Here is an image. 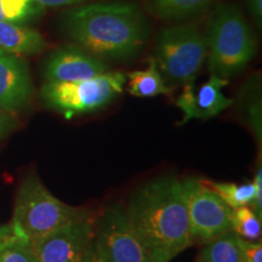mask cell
Listing matches in <instances>:
<instances>
[{"label": "cell", "mask_w": 262, "mask_h": 262, "mask_svg": "<svg viewBox=\"0 0 262 262\" xmlns=\"http://www.w3.org/2000/svg\"><path fill=\"white\" fill-rule=\"evenodd\" d=\"M125 214L156 262H170L193 244L182 183L173 176L141 186L131 194Z\"/></svg>", "instance_id": "obj_1"}, {"label": "cell", "mask_w": 262, "mask_h": 262, "mask_svg": "<svg viewBox=\"0 0 262 262\" xmlns=\"http://www.w3.org/2000/svg\"><path fill=\"white\" fill-rule=\"evenodd\" d=\"M62 28L78 47L100 60H126L142 50L147 25L134 3H94L67 10Z\"/></svg>", "instance_id": "obj_2"}, {"label": "cell", "mask_w": 262, "mask_h": 262, "mask_svg": "<svg viewBox=\"0 0 262 262\" xmlns=\"http://www.w3.org/2000/svg\"><path fill=\"white\" fill-rule=\"evenodd\" d=\"M206 44L209 70L224 79L243 71L256 51L250 28L233 5H220L216 10Z\"/></svg>", "instance_id": "obj_3"}, {"label": "cell", "mask_w": 262, "mask_h": 262, "mask_svg": "<svg viewBox=\"0 0 262 262\" xmlns=\"http://www.w3.org/2000/svg\"><path fill=\"white\" fill-rule=\"evenodd\" d=\"M84 211L61 202L31 173L19 186L10 226L31 241L67 225Z\"/></svg>", "instance_id": "obj_4"}, {"label": "cell", "mask_w": 262, "mask_h": 262, "mask_svg": "<svg viewBox=\"0 0 262 262\" xmlns=\"http://www.w3.org/2000/svg\"><path fill=\"white\" fill-rule=\"evenodd\" d=\"M126 77L120 72H106L85 80L42 85L40 97L44 104L66 118L101 110L111 103L125 86Z\"/></svg>", "instance_id": "obj_5"}, {"label": "cell", "mask_w": 262, "mask_h": 262, "mask_svg": "<svg viewBox=\"0 0 262 262\" xmlns=\"http://www.w3.org/2000/svg\"><path fill=\"white\" fill-rule=\"evenodd\" d=\"M208 54L206 39L194 26H175L163 29L156 44V63L170 83L195 79Z\"/></svg>", "instance_id": "obj_6"}, {"label": "cell", "mask_w": 262, "mask_h": 262, "mask_svg": "<svg viewBox=\"0 0 262 262\" xmlns=\"http://www.w3.org/2000/svg\"><path fill=\"white\" fill-rule=\"evenodd\" d=\"M193 243L206 244L232 231V210L227 203L202 180L182 181Z\"/></svg>", "instance_id": "obj_7"}, {"label": "cell", "mask_w": 262, "mask_h": 262, "mask_svg": "<svg viewBox=\"0 0 262 262\" xmlns=\"http://www.w3.org/2000/svg\"><path fill=\"white\" fill-rule=\"evenodd\" d=\"M95 222L90 212L84 211L67 225L41 237L31 239L38 262H86L94 247Z\"/></svg>", "instance_id": "obj_8"}, {"label": "cell", "mask_w": 262, "mask_h": 262, "mask_svg": "<svg viewBox=\"0 0 262 262\" xmlns=\"http://www.w3.org/2000/svg\"><path fill=\"white\" fill-rule=\"evenodd\" d=\"M94 245L104 262H156L141 244L125 210L111 206L95 222Z\"/></svg>", "instance_id": "obj_9"}, {"label": "cell", "mask_w": 262, "mask_h": 262, "mask_svg": "<svg viewBox=\"0 0 262 262\" xmlns=\"http://www.w3.org/2000/svg\"><path fill=\"white\" fill-rule=\"evenodd\" d=\"M49 83L85 80L106 73L107 64L78 45H66L55 50L45 62Z\"/></svg>", "instance_id": "obj_10"}, {"label": "cell", "mask_w": 262, "mask_h": 262, "mask_svg": "<svg viewBox=\"0 0 262 262\" xmlns=\"http://www.w3.org/2000/svg\"><path fill=\"white\" fill-rule=\"evenodd\" d=\"M194 80L185 84L182 93L176 100V106L185 114L182 123L216 117L233 103L231 98H227L222 93V89L228 84V79L211 74L210 79L203 84H195Z\"/></svg>", "instance_id": "obj_11"}, {"label": "cell", "mask_w": 262, "mask_h": 262, "mask_svg": "<svg viewBox=\"0 0 262 262\" xmlns=\"http://www.w3.org/2000/svg\"><path fill=\"white\" fill-rule=\"evenodd\" d=\"M33 84L25 60L0 48V111L15 113L28 106Z\"/></svg>", "instance_id": "obj_12"}, {"label": "cell", "mask_w": 262, "mask_h": 262, "mask_svg": "<svg viewBox=\"0 0 262 262\" xmlns=\"http://www.w3.org/2000/svg\"><path fill=\"white\" fill-rule=\"evenodd\" d=\"M48 42L35 29L22 25L0 22V48L14 55H35L44 51Z\"/></svg>", "instance_id": "obj_13"}, {"label": "cell", "mask_w": 262, "mask_h": 262, "mask_svg": "<svg viewBox=\"0 0 262 262\" xmlns=\"http://www.w3.org/2000/svg\"><path fill=\"white\" fill-rule=\"evenodd\" d=\"M127 91L136 97H155L158 95L170 94L171 89L166 85L155 57L148 60V67L143 71H135L127 74Z\"/></svg>", "instance_id": "obj_14"}, {"label": "cell", "mask_w": 262, "mask_h": 262, "mask_svg": "<svg viewBox=\"0 0 262 262\" xmlns=\"http://www.w3.org/2000/svg\"><path fill=\"white\" fill-rule=\"evenodd\" d=\"M0 262H38L31 241L10 225L0 227Z\"/></svg>", "instance_id": "obj_15"}, {"label": "cell", "mask_w": 262, "mask_h": 262, "mask_svg": "<svg viewBox=\"0 0 262 262\" xmlns=\"http://www.w3.org/2000/svg\"><path fill=\"white\" fill-rule=\"evenodd\" d=\"M199 262H242L238 235L231 231L206 243Z\"/></svg>", "instance_id": "obj_16"}, {"label": "cell", "mask_w": 262, "mask_h": 262, "mask_svg": "<svg viewBox=\"0 0 262 262\" xmlns=\"http://www.w3.org/2000/svg\"><path fill=\"white\" fill-rule=\"evenodd\" d=\"M37 0H0V22L24 25L44 14Z\"/></svg>", "instance_id": "obj_17"}, {"label": "cell", "mask_w": 262, "mask_h": 262, "mask_svg": "<svg viewBox=\"0 0 262 262\" xmlns=\"http://www.w3.org/2000/svg\"><path fill=\"white\" fill-rule=\"evenodd\" d=\"M155 14L165 18H181L201 11L210 0H146Z\"/></svg>", "instance_id": "obj_18"}, {"label": "cell", "mask_w": 262, "mask_h": 262, "mask_svg": "<svg viewBox=\"0 0 262 262\" xmlns=\"http://www.w3.org/2000/svg\"><path fill=\"white\" fill-rule=\"evenodd\" d=\"M204 182L209 187L214 189L232 209L248 206L254 202L255 186L253 182L243 183V185H237V183L232 182Z\"/></svg>", "instance_id": "obj_19"}, {"label": "cell", "mask_w": 262, "mask_h": 262, "mask_svg": "<svg viewBox=\"0 0 262 262\" xmlns=\"http://www.w3.org/2000/svg\"><path fill=\"white\" fill-rule=\"evenodd\" d=\"M232 231L244 241H260L262 233L261 219L250 206H241L232 210Z\"/></svg>", "instance_id": "obj_20"}, {"label": "cell", "mask_w": 262, "mask_h": 262, "mask_svg": "<svg viewBox=\"0 0 262 262\" xmlns=\"http://www.w3.org/2000/svg\"><path fill=\"white\" fill-rule=\"evenodd\" d=\"M242 251V262H262L261 242H249L238 237Z\"/></svg>", "instance_id": "obj_21"}, {"label": "cell", "mask_w": 262, "mask_h": 262, "mask_svg": "<svg viewBox=\"0 0 262 262\" xmlns=\"http://www.w3.org/2000/svg\"><path fill=\"white\" fill-rule=\"evenodd\" d=\"M254 186H255V198L253 204V210L256 212L258 217L262 219V168L261 164H258V168L255 172L254 178Z\"/></svg>", "instance_id": "obj_22"}, {"label": "cell", "mask_w": 262, "mask_h": 262, "mask_svg": "<svg viewBox=\"0 0 262 262\" xmlns=\"http://www.w3.org/2000/svg\"><path fill=\"white\" fill-rule=\"evenodd\" d=\"M37 2L44 8H60V6L81 4V3L89 2V0H37Z\"/></svg>", "instance_id": "obj_23"}, {"label": "cell", "mask_w": 262, "mask_h": 262, "mask_svg": "<svg viewBox=\"0 0 262 262\" xmlns=\"http://www.w3.org/2000/svg\"><path fill=\"white\" fill-rule=\"evenodd\" d=\"M12 126H14V122H12L11 118L0 111V140L11 130Z\"/></svg>", "instance_id": "obj_24"}, {"label": "cell", "mask_w": 262, "mask_h": 262, "mask_svg": "<svg viewBox=\"0 0 262 262\" xmlns=\"http://www.w3.org/2000/svg\"><path fill=\"white\" fill-rule=\"evenodd\" d=\"M247 2L251 14L254 15L255 19L260 24L262 18V0H247Z\"/></svg>", "instance_id": "obj_25"}, {"label": "cell", "mask_w": 262, "mask_h": 262, "mask_svg": "<svg viewBox=\"0 0 262 262\" xmlns=\"http://www.w3.org/2000/svg\"><path fill=\"white\" fill-rule=\"evenodd\" d=\"M86 262H104L102 260V257L98 255V253L96 251V249H95V245L93 247V249H91L89 256H88V260Z\"/></svg>", "instance_id": "obj_26"}, {"label": "cell", "mask_w": 262, "mask_h": 262, "mask_svg": "<svg viewBox=\"0 0 262 262\" xmlns=\"http://www.w3.org/2000/svg\"><path fill=\"white\" fill-rule=\"evenodd\" d=\"M198 262H199V261H198Z\"/></svg>", "instance_id": "obj_27"}]
</instances>
